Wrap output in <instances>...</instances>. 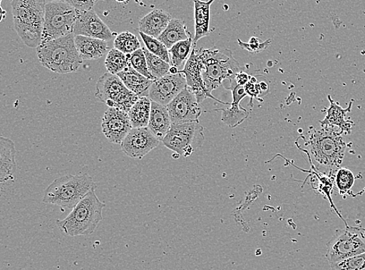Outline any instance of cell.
Listing matches in <instances>:
<instances>
[{
	"instance_id": "e0dca14e",
	"label": "cell",
	"mask_w": 365,
	"mask_h": 270,
	"mask_svg": "<svg viewBox=\"0 0 365 270\" xmlns=\"http://www.w3.org/2000/svg\"><path fill=\"white\" fill-rule=\"evenodd\" d=\"M225 89L232 91L233 102L230 107L220 109L217 111H222V120L224 123L230 128H236L247 119L249 116L250 113L240 106L242 100L248 95L245 92V87L237 84L235 80L231 81L229 86Z\"/></svg>"
},
{
	"instance_id": "7a4b0ae2",
	"label": "cell",
	"mask_w": 365,
	"mask_h": 270,
	"mask_svg": "<svg viewBox=\"0 0 365 270\" xmlns=\"http://www.w3.org/2000/svg\"><path fill=\"white\" fill-rule=\"evenodd\" d=\"M46 4L45 0H11L14 29L30 48L41 44Z\"/></svg>"
},
{
	"instance_id": "ac0fdd59",
	"label": "cell",
	"mask_w": 365,
	"mask_h": 270,
	"mask_svg": "<svg viewBox=\"0 0 365 270\" xmlns=\"http://www.w3.org/2000/svg\"><path fill=\"white\" fill-rule=\"evenodd\" d=\"M330 106L327 109V116L324 121H320L321 126H333V128H339L342 134H351L353 126L352 121H347L345 117L347 113L351 111L354 100H351L349 106L344 109L339 105L329 95L328 96Z\"/></svg>"
},
{
	"instance_id": "7c38bea8",
	"label": "cell",
	"mask_w": 365,
	"mask_h": 270,
	"mask_svg": "<svg viewBox=\"0 0 365 270\" xmlns=\"http://www.w3.org/2000/svg\"><path fill=\"white\" fill-rule=\"evenodd\" d=\"M186 87L187 82L183 73H169L163 78L153 81L148 98L167 106Z\"/></svg>"
},
{
	"instance_id": "e575fe53",
	"label": "cell",
	"mask_w": 365,
	"mask_h": 270,
	"mask_svg": "<svg viewBox=\"0 0 365 270\" xmlns=\"http://www.w3.org/2000/svg\"><path fill=\"white\" fill-rule=\"evenodd\" d=\"M240 47L251 54H258L264 51L271 44V40L263 41L257 37H252L249 42H244L241 39H237Z\"/></svg>"
},
{
	"instance_id": "ffe728a7",
	"label": "cell",
	"mask_w": 365,
	"mask_h": 270,
	"mask_svg": "<svg viewBox=\"0 0 365 270\" xmlns=\"http://www.w3.org/2000/svg\"><path fill=\"white\" fill-rule=\"evenodd\" d=\"M194 2V27L195 36L193 39L194 46L196 47L200 39L209 36L211 32L210 23V7L215 2V0L201 1V0H193Z\"/></svg>"
},
{
	"instance_id": "30bf717a",
	"label": "cell",
	"mask_w": 365,
	"mask_h": 270,
	"mask_svg": "<svg viewBox=\"0 0 365 270\" xmlns=\"http://www.w3.org/2000/svg\"><path fill=\"white\" fill-rule=\"evenodd\" d=\"M205 137L203 128L199 122L175 124L163 140L165 147L180 156L189 157L195 150L201 148Z\"/></svg>"
},
{
	"instance_id": "74e56055",
	"label": "cell",
	"mask_w": 365,
	"mask_h": 270,
	"mask_svg": "<svg viewBox=\"0 0 365 270\" xmlns=\"http://www.w3.org/2000/svg\"><path fill=\"white\" fill-rule=\"evenodd\" d=\"M251 79V76L244 71H240L239 74L236 75L235 79L237 84H239L240 86L245 87L246 84L250 81Z\"/></svg>"
},
{
	"instance_id": "8d00e7d4",
	"label": "cell",
	"mask_w": 365,
	"mask_h": 270,
	"mask_svg": "<svg viewBox=\"0 0 365 270\" xmlns=\"http://www.w3.org/2000/svg\"><path fill=\"white\" fill-rule=\"evenodd\" d=\"M63 1L71 5L76 10L86 11L94 9L98 0H63Z\"/></svg>"
},
{
	"instance_id": "60d3db41",
	"label": "cell",
	"mask_w": 365,
	"mask_h": 270,
	"mask_svg": "<svg viewBox=\"0 0 365 270\" xmlns=\"http://www.w3.org/2000/svg\"><path fill=\"white\" fill-rule=\"evenodd\" d=\"M46 3L54 2V1H63V0H45Z\"/></svg>"
},
{
	"instance_id": "b9f144b4",
	"label": "cell",
	"mask_w": 365,
	"mask_h": 270,
	"mask_svg": "<svg viewBox=\"0 0 365 270\" xmlns=\"http://www.w3.org/2000/svg\"><path fill=\"white\" fill-rule=\"evenodd\" d=\"M115 1H117L118 3H125V2L128 1V0H115Z\"/></svg>"
},
{
	"instance_id": "4fadbf2b",
	"label": "cell",
	"mask_w": 365,
	"mask_h": 270,
	"mask_svg": "<svg viewBox=\"0 0 365 270\" xmlns=\"http://www.w3.org/2000/svg\"><path fill=\"white\" fill-rule=\"evenodd\" d=\"M101 129L106 138L113 144H120L133 129L128 113L117 108L109 107L105 112Z\"/></svg>"
},
{
	"instance_id": "1f68e13d",
	"label": "cell",
	"mask_w": 365,
	"mask_h": 270,
	"mask_svg": "<svg viewBox=\"0 0 365 270\" xmlns=\"http://www.w3.org/2000/svg\"><path fill=\"white\" fill-rule=\"evenodd\" d=\"M127 56L129 57L130 65L134 70L137 71L143 75L144 77H146L150 80H155L148 70L146 56L144 54L142 48L132 54H127Z\"/></svg>"
},
{
	"instance_id": "3957f363",
	"label": "cell",
	"mask_w": 365,
	"mask_h": 270,
	"mask_svg": "<svg viewBox=\"0 0 365 270\" xmlns=\"http://www.w3.org/2000/svg\"><path fill=\"white\" fill-rule=\"evenodd\" d=\"M342 134L333 126H321L319 130H313L305 146L319 166L330 171L341 166L346 148Z\"/></svg>"
},
{
	"instance_id": "836d02e7",
	"label": "cell",
	"mask_w": 365,
	"mask_h": 270,
	"mask_svg": "<svg viewBox=\"0 0 365 270\" xmlns=\"http://www.w3.org/2000/svg\"><path fill=\"white\" fill-rule=\"evenodd\" d=\"M354 180V174L349 169H339L335 176V181L339 193L344 194L351 191Z\"/></svg>"
},
{
	"instance_id": "d6986e66",
	"label": "cell",
	"mask_w": 365,
	"mask_h": 270,
	"mask_svg": "<svg viewBox=\"0 0 365 270\" xmlns=\"http://www.w3.org/2000/svg\"><path fill=\"white\" fill-rule=\"evenodd\" d=\"M16 149L10 139L0 138V181H13L16 172Z\"/></svg>"
},
{
	"instance_id": "5bb4252c",
	"label": "cell",
	"mask_w": 365,
	"mask_h": 270,
	"mask_svg": "<svg viewBox=\"0 0 365 270\" xmlns=\"http://www.w3.org/2000/svg\"><path fill=\"white\" fill-rule=\"evenodd\" d=\"M160 141L148 128L133 129L121 143V149L127 156L142 159L156 149Z\"/></svg>"
},
{
	"instance_id": "4dcf8cb0",
	"label": "cell",
	"mask_w": 365,
	"mask_h": 270,
	"mask_svg": "<svg viewBox=\"0 0 365 270\" xmlns=\"http://www.w3.org/2000/svg\"><path fill=\"white\" fill-rule=\"evenodd\" d=\"M140 36L143 41L144 45L150 53L154 54L167 63L171 64V60L169 56V49L156 38H153L140 31Z\"/></svg>"
},
{
	"instance_id": "d4e9b609",
	"label": "cell",
	"mask_w": 365,
	"mask_h": 270,
	"mask_svg": "<svg viewBox=\"0 0 365 270\" xmlns=\"http://www.w3.org/2000/svg\"><path fill=\"white\" fill-rule=\"evenodd\" d=\"M190 37H192L191 34L187 30V26L183 21L172 19L158 39L170 49L178 42L188 39Z\"/></svg>"
},
{
	"instance_id": "9a60e30c",
	"label": "cell",
	"mask_w": 365,
	"mask_h": 270,
	"mask_svg": "<svg viewBox=\"0 0 365 270\" xmlns=\"http://www.w3.org/2000/svg\"><path fill=\"white\" fill-rule=\"evenodd\" d=\"M195 48L196 47L192 49L189 60L186 62L183 70L180 71L185 76L187 87L196 95L200 104L203 101L210 98L215 99L220 104L228 105L229 104L216 99L213 95L210 94L207 89L202 79V64L199 50Z\"/></svg>"
},
{
	"instance_id": "8992f818",
	"label": "cell",
	"mask_w": 365,
	"mask_h": 270,
	"mask_svg": "<svg viewBox=\"0 0 365 270\" xmlns=\"http://www.w3.org/2000/svg\"><path fill=\"white\" fill-rule=\"evenodd\" d=\"M199 54L202 64L203 81L210 94L222 86L225 80L232 81L242 71L231 50L202 49Z\"/></svg>"
},
{
	"instance_id": "2e32d148",
	"label": "cell",
	"mask_w": 365,
	"mask_h": 270,
	"mask_svg": "<svg viewBox=\"0 0 365 270\" xmlns=\"http://www.w3.org/2000/svg\"><path fill=\"white\" fill-rule=\"evenodd\" d=\"M73 34L74 36H87L106 41L111 40L113 37L111 30L99 18L94 9L86 11H78Z\"/></svg>"
},
{
	"instance_id": "f1b7e54d",
	"label": "cell",
	"mask_w": 365,
	"mask_h": 270,
	"mask_svg": "<svg viewBox=\"0 0 365 270\" xmlns=\"http://www.w3.org/2000/svg\"><path fill=\"white\" fill-rule=\"evenodd\" d=\"M142 49L144 54L146 56L148 70L155 80L163 78L169 74L171 64L150 53L146 47H143Z\"/></svg>"
},
{
	"instance_id": "f546056e",
	"label": "cell",
	"mask_w": 365,
	"mask_h": 270,
	"mask_svg": "<svg viewBox=\"0 0 365 270\" xmlns=\"http://www.w3.org/2000/svg\"><path fill=\"white\" fill-rule=\"evenodd\" d=\"M114 47L125 54H132L141 49L138 38L129 31L123 32L117 36Z\"/></svg>"
},
{
	"instance_id": "ab89813d",
	"label": "cell",
	"mask_w": 365,
	"mask_h": 270,
	"mask_svg": "<svg viewBox=\"0 0 365 270\" xmlns=\"http://www.w3.org/2000/svg\"><path fill=\"white\" fill-rule=\"evenodd\" d=\"M180 72V70H178V69H176L175 66H171V69H170V71L169 73H171V74H177Z\"/></svg>"
},
{
	"instance_id": "f35d334b",
	"label": "cell",
	"mask_w": 365,
	"mask_h": 270,
	"mask_svg": "<svg viewBox=\"0 0 365 270\" xmlns=\"http://www.w3.org/2000/svg\"><path fill=\"white\" fill-rule=\"evenodd\" d=\"M257 78H258L259 87H260V90H261V98H263V97L266 96L267 95H268V94L269 92V83L267 81L266 78L262 77V76H261V79H259V76H257Z\"/></svg>"
},
{
	"instance_id": "603a6c76",
	"label": "cell",
	"mask_w": 365,
	"mask_h": 270,
	"mask_svg": "<svg viewBox=\"0 0 365 270\" xmlns=\"http://www.w3.org/2000/svg\"><path fill=\"white\" fill-rule=\"evenodd\" d=\"M172 20L171 14L163 10H155L147 14L139 22L140 31L158 39Z\"/></svg>"
},
{
	"instance_id": "9c48e42d",
	"label": "cell",
	"mask_w": 365,
	"mask_h": 270,
	"mask_svg": "<svg viewBox=\"0 0 365 270\" xmlns=\"http://www.w3.org/2000/svg\"><path fill=\"white\" fill-rule=\"evenodd\" d=\"M96 98L108 107L122 109L127 113L140 97L126 88L116 74L106 73L96 84Z\"/></svg>"
},
{
	"instance_id": "83f0119b",
	"label": "cell",
	"mask_w": 365,
	"mask_h": 270,
	"mask_svg": "<svg viewBox=\"0 0 365 270\" xmlns=\"http://www.w3.org/2000/svg\"><path fill=\"white\" fill-rule=\"evenodd\" d=\"M108 73L118 74L129 66V57L116 49L110 50L105 62Z\"/></svg>"
},
{
	"instance_id": "277c9868",
	"label": "cell",
	"mask_w": 365,
	"mask_h": 270,
	"mask_svg": "<svg viewBox=\"0 0 365 270\" xmlns=\"http://www.w3.org/2000/svg\"><path fill=\"white\" fill-rule=\"evenodd\" d=\"M74 34L41 44L37 54L42 66L57 74L78 71L83 64L75 45Z\"/></svg>"
},
{
	"instance_id": "ba28073f",
	"label": "cell",
	"mask_w": 365,
	"mask_h": 270,
	"mask_svg": "<svg viewBox=\"0 0 365 270\" xmlns=\"http://www.w3.org/2000/svg\"><path fill=\"white\" fill-rule=\"evenodd\" d=\"M326 257L329 265L365 253V229L361 226H346L337 230L327 244Z\"/></svg>"
},
{
	"instance_id": "cb8c5ba5",
	"label": "cell",
	"mask_w": 365,
	"mask_h": 270,
	"mask_svg": "<svg viewBox=\"0 0 365 270\" xmlns=\"http://www.w3.org/2000/svg\"><path fill=\"white\" fill-rule=\"evenodd\" d=\"M117 75L123 81L126 88L133 94L140 98L149 96L153 81L144 77L143 75L134 70L130 65Z\"/></svg>"
},
{
	"instance_id": "8fae6325",
	"label": "cell",
	"mask_w": 365,
	"mask_h": 270,
	"mask_svg": "<svg viewBox=\"0 0 365 270\" xmlns=\"http://www.w3.org/2000/svg\"><path fill=\"white\" fill-rule=\"evenodd\" d=\"M173 124L199 122L202 114L200 104L193 92L186 87L168 106Z\"/></svg>"
},
{
	"instance_id": "484cf974",
	"label": "cell",
	"mask_w": 365,
	"mask_h": 270,
	"mask_svg": "<svg viewBox=\"0 0 365 270\" xmlns=\"http://www.w3.org/2000/svg\"><path fill=\"white\" fill-rule=\"evenodd\" d=\"M151 111V100L140 98L128 112L133 129L148 128Z\"/></svg>"
},
{
	"instance_id": "6da1fadb",
	"label": "cell",
	"mask_w": 365,
	"mask_h": 270,
	"mask_svg": "<svg viewBox=\"0 0 365 270\" xmlns=\"http://www.w3.org/2000/svg\"><path fill=\"white\" fill-rule=\"evenodd\" d=\"M96 189H91L63 219H57L56 226L61 232L70 236L91 235L103 221L105 202L98 198Z\"/></svg>"
},
{
	"instance_id": "7402d4cb",
	"label": "cell",
	"mask_w": 365,
	"mask_h": 270,
	"mask_svg": "<svg viewBox=\"0 0 365 270\" xmlns=\"http://www.w3.org/2000/svg\"><path fill=\"white\" fill-rule=\"evenodd\" d=\"M75 45L83 61H94L103 57L108 50L106 41L75 36Z\"/></svg>"
},
{
	"instance_id": "52a82bcc",
	"label": "cell",
	"mask_w": 365,
	"mask_h": 270,
	"mask_svg": "<svg viewBox=\"0 0 365 270\" xmlns=\"http://www.w3.org/2000/svg\"><path fill=\"white\" fill-rule=\"evenodd\" d=\"M78 16V11L64 1L46 4L41 44L73 34Z\"/></svg>"
},
{
	"instance_id": "d6a6232c",
	"label": "cell",
	"mask_w": 365,
	"mask_h": 270,
	"mask_svg": "<svg viewBox=\"0 0 365 270\" xmlns=\"http://www.w3.org/2000/svg\"><path fill=\"white\" fill-rule=\"evenodd\" d=\"M331 270H365V253L330 264Z\"/></svg>"
},
{
	"instance_id": "4316f807",
	"label": "cell",
	"mask_w": 365,
	"mask_h": 270,
	"mask_svg": "<svg viewBox=\"0 0 365 270\" xmlns=\"http://www.w3.org/2000/svg\"><path fill=\"white\" fill-rule=\"evenodd\" d=\"M194 47L192 37L178 42L169 49V54L171 55V65L175 66L180 71H182Z\"/></svg>"
},
{
	"instance_id": "d590c367",
	"label": "cell",
	"mask_w": 365,
	"mask_h": 270,
	"mask_svg": "<svg viewBox=\"0 0 365 270\" xmlns=\"http://www.w3.org/2000/svg\"><path fill=\"white\" fill-rule=\"evenodd\" d=\"M246 94L251 98V104H252V99H259V102H262L261 99V90L258 81L257 76L256 77H251L250 81L245 86Z\"/></svg>"
},
{
	"instance_id": "44dd1931",
	"label": "cell",
	"mask_w": 365,
	"mask_h": 270,
	"mask_svg": "<svg viewBox=\"0 0 365 270\" xmlns=\"http://www.w3.org/2000/svg\"><path fill=\"white\" fill-rule=\"evenodd\" d=\"M172 124L173 122L167 106L151 101V111L148 128L152 134L163 141L171 129Z\"/></svg>"
},
{
	"instance_id": "5b68a950",
	"label": "cell",
	"mask_w": 365,
	"mask_h": 270,
	"mask_svg": "<svg viewBox=\"0 0 365 270\" xmlns=\"http://www.w3.org/2000/svg\"><path fill=\"white\" fill-rule=\"evenodd\" d=\"M93 189H97V185L88 174L63 176L46 189L42 201L62 209H73Z\"/></svg>"
}]
</instances>
